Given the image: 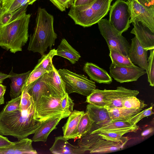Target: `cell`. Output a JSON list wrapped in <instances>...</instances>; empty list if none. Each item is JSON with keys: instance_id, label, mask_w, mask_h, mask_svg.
Returning a JSON list of instances; mask_svg holds the SVG:
<instances>
[{"instance_id": "obj_1", "label": "cell", "mask_w": 154, "mask_h": 154, "mask_svg": "<svg viewBox=\"0 0 154 154\" xmlns=\"http://www.w3.org/2000/svg\"><path fill=\"white\" fill-rule=\"evenodd\" d=\"M42 122L35 119L34 112L23 115L19 110L0 112V134L11 136L18 140L34 134Z\"/></svg>"}, {"instance_id": "obj_2", "label": "cell", "mask_w": 154, "mask_h": 154, "mask_svg": "<svg viewBox=\"0 0 154 154\" xmlns=\"http://www.w3.org/2000/svg\"><path fill=\"white\" fill-rule=\"evenodd\" d=\"M34 32L30 36L28 50L44 54L48 48L51 49L57 38L53 26L54 18L44 8L39 7Z\"/></svg>"}, {"instance_id": "obj_3", "label": "cell", "mask_w": 154, "mask_h": 154, "mask_svg": "<svg viewBox=\"0 0 154 154\" xmlns=\"http://www.w3.org/2000/svg\"><path fill=\"white\" fill-rule=\"evenodd\" d=\"M30 16L26 13L6 24L0 26V46L13 53L22 51L28 40Z\"/></svg>"}, {"instance_id": "obj_4", "label": "cell", "mask_w": 154, "mask_h": 154, "mask_svg": "<svg viewBox=\"0 0 154 154\" xmlns=\"http://www.w3.org/2000/svg\"><path fill=\"white\" fill-rule=\"evenodd\" d=\"M113 0H96L85 5L70 7L68 15L76 24L84 27L96 23L107 14Z\"/></svg>"}, {"instance_id": "obj_5", "label": "cell", "mask_w": 154, "mask_h": 154, "mask_svg": "<svg viewBox=\"0 0 154 154\" xmlns=\"http://www.w3.org/2000/svg\"><path fill=\"white\" fill-rule=\"evenodd\" d=\"M128 140L126 137L118 142L111 141L103 139L98 133L88 132L79 139L77 144L90 153H105L122 149Z\"/></svg>"}, {"instance_id": "obj_6", "label": "cell", "mask_w": 154, "mask_h": 154, "mask_svg": "<svg viewBox=\"0 0 154 154\" xmlns=\"http://www.w3.org/2000/svg\"><path fill=\"white\" fill-rule=\"evenodd\" d=\"M58 72L64 83L66 92L68 94L75 92L87 97L96 88L95 82L88 79L84 75L65 69H60Z\"/></svg>"}, {"instance_id": "obj_7", "label": "cell", "mask_w": 154, "mask_h": 154, "mask_svg": "<svg viewBox=\"0 0 154 154\" xmlns=\"http://www.w3.org/2000/svg\"><path fill=\"white\" fill-rule=\"evenodd\" d=\"M130 23L140 22L154 32V0H128Z\"/></svg>"}, {"instance_id": "obj_8", "label": "cell", "mask_w": 154, "mask_h": 154, "mask_svg": "<svg viewBox=\"0 0 154 154\" xmlns=\"http://www.w3.org/2000/svg\"><path fill=\"white\" fill-rule=\"evenodd\" d=\"M97 23L100 34L105 40L109 50H115L128 56L130 45L126 38L110 24L109 20L102 19Z\"/></svg>"}, {"instance_id": "obj_9", "label": "cell", "mask_w": 154, "mask_h": 154, "mask_svg": "<svg viewBox=\"0 0 154 154\" xmlns=\"http://www.w3.org/2000/svg\"><path fill=\"white\" fill-rule=\"evenodd\" d=\"M61 98L52 96L41 97L34 103V119L42 122L59 114L71 113L62 109Z\"/></svg>"}, {"instance_id": "obj_10", "label": "cell", "mask_w": 154, "mask_h": 154, "mask_svg": "<svg viewBox=\"0 0 154 154\" xmlns=\"http://www.w3.org/2000/svg\"><path fill=\"white\" fill-rule=\"evenodd\" d=\"M131 14L129 5L124 0H117L111 6L109 22L119 32L122 34L130 27Z\"/></svg>"}, {"instance_id": "obj_11", "label": "cell", "mask_w": 154, "mask_h": 154, "mask_svg": "<svg viewBox=\"0 0 154 154\" xmlns=\"http://www.w3.org/2000/svg\"><path fill=\"white\" fill-rule=\"evenodd\" d=\"M109 75L120 83L137 81L146 73L145 70L136 65L132 66H120L111 63L109 66Z\"/></svg>"}, {"instance_id": "obj_12", "label": "cell", "mask_w": 154, "mask_h": 154, "mask_svg": "<svg viewBox=\"0 0 154 154\" xmlns=\"http://www.w3.org/2000/svg\"><path fill=\"white\" fill-rule=\"evenodd\" d=\"M131 90L122 86L118 87L115 90H100L96 88L87 97L86 102L94 106L104 107L111 100Z\"/></svg>"}, {"instance_id": "obj_13", "label": "cell", "mask_w": 154, "mask_h": 154, "mask_svg": "<svg viewBox=\"0 0 154 154\" xmlns=\"http://www.w3.org/2000/svg\"><path fill=\"white\" fill-rule=\"evenodd\" d=\"M132 23L134 27L131 33L135 35L143 48L147 51L154 49V32L140 22Z\"/></svg>"}, {"instance_id": "obj_14", "label": "cell", "mask_w": 154, "mask_h": 154, "mask_svg": "<svg viewBox=\"0 0 154 154\" xmlns=\"http://www.w3.org/2000/svg\"><path fill=\"white\" fill-rule=\"evenodd\" d=\"M70 113L59 114L49 118L42 123L32 138L34 142L47 141L50 133L56 128V126L62 119L68 117Z\"/></svg>"}, {"instance_id": "obj_15", "label": "cell", "mask_w": 154, "mask_h": 154, "mask_svg": "<svg viewBox=\"0 0 154 154\" xmlns=\"http://www.w3.org/2000/svg\"><path fill=\"white\" fill-rule=\"evenodd\" d=\"M24 88L32 97L34 103L43 96L58 97L45 80L43 75Z\"/></svg>"}, {"instance_id": "obj_16", "label": "cell", "mask_w": 154, "mask_h": 154, "mask_svg": "<svg viewBox=\"0 0 154 154\" xmlns=\"http://www.w3.org/2000/svg\"><path fill=\"white\" fill-rule=\"evenodd\" d=\"M131 41L128 56L133 64L146 70L148 64L147 51L143 48L135 36Z\"/></svg>"}, {"instance_id": "obj_17", "label": "cell", "mask_w": 154, "mask_h": 154, "mask_svg": "<svg viewBox=\"0 0 154 154\" xmlns=\"http://www.w3.org/2000/svg\"><path fill=\"white\" fill-rule=\"evenodd\" d=\"M32 141L27 137L19 140L10 145L0 147V154H37L32 147Z\"/></svg>"}, {"instance_id": "obj_18", "label": "cell", "mask_w": 154, "mask_h": 154, "mask_svg": "<svg viewBox=\"0 0 154 154\" xmlns=\"http://www.w3.org/2000/svg\"><path fill=\"white\" fill-rule=\"evenodd\" d=\"M63 136L55 137L54 141L49 150L56 154H81L86 152L85 149L79 146L72 145L68 142Z\"/></svg>"}, {"instance_id": "obj_19", "label": "cell", "mask_w": 154, "mask_h": 154, "mask_svg": "<svg viewBox=\"0 0 154 154\" xmlns=\"http://www.w3.org/2000/svg\"><path fill=\"white\" fill-rule=\"evenodd\" d=\"M83 69L89 76L90 80L97 83L109 84L112 82V77L107 72L94 63H86Z\"/></svg>"}, {"instance_id": "obj_20", "label": "cell", "mask_w": 154, "mask_h": 154, "mask_svg": "<svg viewBox=\"0 0 154 154\" xmlns=\"http://www.w3.org/2000/svg\"><path fill=\"white\" fill-rule=\"evenodd\" d=\"M44 79L57 96L62 98L66 93L64 82L54 66L52 70L44 75Z\"/></svg>"}, {"instance_id": "obj_21", "label": "cell", "mask_w": 154, "mask_h": 154, "mask_svg": "<svg viewBox=\"0 0 154 154\" xmlns=\"http://www.w3.org/2000/svg\"><path fill=\"white\" fill-rule=\"evenodd\" d=\"M32 70L20 74L14 73L13 68L9 73L11 81L10 84V95L11 99L21 95L23 89L25 85L27 80Z\"/></svg>"}, {"instance_id": "obj_22", "label": "cell", "mask_w": 154, "mask_h": 154, "mask_svg": "<svg viewBox=\"0 0 154 154\" xmlns=\"http://www.w3.org/2000/svg\"><path fill=\"white\" fill-rule=\"evenodd\" d=\"M86 112L94 122L93 125L99 127L111 122L108 111L104 107L89 104L86 106Z\"/></svg>"}, {"instance_id": "obj_23", "label": "cell", "mask_w": 154, "mask_h": 154, "mask_svg": "<svg viewBox=\"0 0 154 154\" xmlns=\"http://www.w3.org/2000/svg\"><path fill=\"white\" fill-rule=\"evenodd\" d=\"M84 111L74 110L70 113L66 122L62 127L63 137L67 140L72 139Z\"/></svg>"}, {"instance_id": "obj_24", "label": "cell", "mask_w": 154, "mask_h": 154, "mask_svg": "<svg viewBox=\"0 0 154 154\" xmlns=\"http://www.w3.org/2000/svg\"><path fill=\"white\" fill-rule=\"evenodd\" d=\"M56 51L57 55L67 59L72 64H75L81 57L79 53L72 48L65 38L62 40Z\"/></svg>"}, {"instance_id": "obj_25", "label": "cell", "mask_w": 154, "mask_h": 154, "mask_svg": "<svg viewBox=\"0 0 154 154\" xmlns=\"http://www.w3.org/2000/svg\"><path fill=\"white\" fill-rule=\"evenodd\" d=\"M139 128V126L136 125L129 128L102 131L98 133V134L103 139L111 141L118 142L125 138L126 137L123 136L125 134L129 132H135Z\"/></svg>"}, {"instance_id": "obj_26", "label": "cell", "mask_w": 154, "mask_h": 154, "mask_svg": "<svg viewBox=\"0 0 154 154\" xmlns=\"http://www.w3.org/2000/svg\"><path fill=\"white\" fill-rule=\"evenodd\" d=\"M107 109L111 121L127 120L143 109L142 108L128 109L123 107Z\"/></svg>"}, {"instance_id": "obj_27", "label": "cell", "mask_w": 154, "mask_h": 154, "mask_svg": "<svg viewBox=\"0 0 154 154\" xmlns=\"http://www.w3.org/2000/svg\"><path fill=\"white\" fill-rule=\"evenodd\" d=\"M94 122L88 113L84 112L81 118L72 139L75 140L81 138L91 130Z\"/></svg>"}, {"instance_id": "obj_28", "label": "cell", "mask_w": 154, "mask_h": 154, "mask_svg": "<svg viewBox=\"0 0 154 154\" xmlns=\"http://www.w3.org/2000/svg\"><path fill=\"white\" fill-rule=\"evenodd\" d=\"M38 0H2L0 14L14 11L25 5H32Z\"/></svg>"}, {"instance_id": "obj_29", "label": "cell", "mask_w": 154, "mask_h": 154, "mask_svg": "<svg viewBox=\"0 0 154 154\" xmlns=\"http://www.w3.org/2000/svg\"><path fill=\"white\" fill-rule=\"evenodd\" d=\"M34 102L33 98L24 87L21 95L20 110L23 115H29L34 112Z\"/></svg>"}, {"instance_id": "obj_30", "label": "cell", "mask_w": 154, "mask_h": 154, "mask_svg": "<svg viewBox=\"0 0 154 154\" xmlns=\"http://www.w3.org/2000/svg\"><path fill=\"white\" fill-rule=\"evenodd\" d=\"M135 125H133L126 120L113 121L97 127V128L89 132L91 133H99L102 131L129 128Z\"/></svg>"}, {"instance_id": "obj_31", "label": "cell", "mask_w": 154, "mask_h": 154, "mask_svg": "<svg viewBox=\"0 0 154 154\" xmlns=\"http://www.w3.org/2000/svg\"><path fill=\"white\" fill-rule=\"evenodd\" d=\"M55 55H57L56 50L51 49L47 54L42 56L34 68H42L47 72L51 71L54 66L52 63V59Z\"/></svg>"}, {"instance_id": "obj_32", "label": "cell", "mask_w": 154, "mask_h": 154, "mask_svg": "<svg viewBox=\"0 0 154 154\" xmlns=\"http://www.w3.org/2000/svg\"><path fill=\"white\" fill-rule=\"evenodd\" d=\"M109 56L112 63L117 66H135L131 61L128 56L124 55L115 50H109Z\"/></svg>"}, {"instance_id": "obj_33", "label": "cell", "mask_w": 154, "mask_h": 154, "mask_svg": "<svg viewBox=\"0 0 154 154\" xmlns=\"http://www.w3.org/2000/svg\"><path fill=\"white\" fill-rule=\"evenodd\" d=\"M28 5H25L13 12H5L0 14V26L7 24L26 13Z\"/></svg>"}, {"instance_id": "obj_34", "label": "cell", "mask_w": 154, "mask_h": 154, "mask_svg": "<svg viewBox=\"0 0 154 154\" xmlns=\"http://www.w3.org/2000/svg\"><path fill=\"white\" fill-rule=\"evenodd\" d=\"M139 92L136 90H132L128 93L123 94L110 100L104 106L106 109L122 107V103L125 97L129 96H137Z\"/></svg>"}, {"instance_id": "obj_35", "label": "cell", "mask_w": 154, "mask_h": 154, "mask_svg": "<svg viewBox=\"0 0 154 154\" xmlns=\"http://www.w3.org/2000/svg\"><path fill=\"white\" fill-rule=\"evenodd\" d=\"M123 107L128 109H143L147 105L143 101L140 100L135 96H129L125 98L122 103Z\"/></svg>"}, {"instance_id": "obj_36", "label": "cell", "mask_w": 154, "mask_h": 154, "mask_svg": "<svg viewBox=\"0 0 154 154\" xmlns=\"http://www.w3.org/2000/svg\"><path fill=\"white\" fill-rule=\"evenodd\" d=\"M149 57H148V64L146 69L148 81L149 85L154 86V49L150 50Z\"/></svg>"}, {"instance_id": "obj_37", "label": "cell", "mask_w": 154, "mask_h": 154, "mask_svg": "<svg viewBox=\"0 0 154 154\" xmlns=\"http://www.w3.org/2000/svg\"><path fill=\"white\" fill-rule=\"evenodd\" d=\"M153 106L140 111L130 119L127 120L132 124L135 125L141 119L145 117L151 116L154 114L152 111Z\"/></svg>"}, {"instance_id": "obj_38", "label": "cell", "mask_w": 154, "mask_h": 154, "mask_svg": "<svg viewBox=\"0 0 154 154\" xmlns=\"http://www.w3.org/2000/svg\"><path fill=\"white\" fill-rule=\"evenodd\" d=\"M21 95L11 100L7 103L2 110L5 112H9L19 110L21 102Z\"/></svg>"}, {"instance_id": "obj_39", "label": "cell", "mask_w": 154, "mask_h": 154, "mask_svg": "<svg viewBox=\"0 0 154 154\" xmlns=\"http://www.w3.org/2000/svg\"><path fill=\"white\" fill-rule=\"evenodd\" d=\"M74 105L73 100L66 93L61 99L60 105L62 109L66 112L71 113L73 110Z\"/></svg>"}, {"instance_id": "obj_40", "label": "cell", "mask_w": 154, "mask_h": 154, "mask_svg": "<svg viewBox=\"0 0 154 154\" xmlns=\"http://www.w3.org/2000/svg\"><path fill=\"white\" fill-rule=\"evenodd\" d=\"M47 72L42 68H35L32 70L27 80L25 86H27L36 81Z\"/></svg>"}, {"instance_id": "obj_41", "label": "cell", "mask_w": 154, "mask_h": 154, "mask_svg": "<svg viewBox=\"0 0 154 154\" xmlns=\"http://www.w3.org/2000/svg\"><path fill=\"white\" fill-rule=\"evenodd\" d=\"M57 8L61 11L73 5L74 0H49Z\"/></svg>"}, {"instance_id": "obj_42", "label": "cell", "mask_w": 154, "mask_h": 154, "mask_svg": "<svg viewBox=\"0 0 154 154\" xmlns=\"http://www.w3.org/2000/svg\"><path fill=\"white\" fill-rule=\"evenodd\" d=\"M96 0H74L73 6H78L90 5Z\"/></svg>"}, {"instance_id": "obj_43", "label": "cell", "mask_w": 154, "mask_h": 154, "mask_svg": "<svg viewBox=\"0 0 154 154\" xmlns=\"http://www.w3.org/2000/svg\"><path fill=\"white\" fill-rule=\"evenodd\" d=\"M6 87L0 84V105L4 103V95L5 92Z\"/></svg>"}, {"instance_id": "obj_44", "label": "cell", "mask_w": 154, "mask_h": 154, "mask_svg": "<svg viewBox=\"0 0 154 154\" xmlns=\"http://www.w3.org/2000/svg\"><path fill=\"white\" fill-rule=\"evenodd\" d=\"M8 139L0 134V147L10 145L12 143Z\"/></svg>"}, {"instance_id": "obj_45", "label": "cell", "mask_w": 154, "mask_h": 154, "mask_svg": "<svg viewBox=\"0 0 154 154\" xmlns=\"http://www.w3.org/2000/svg\"><path fill=\"white\" fill-rule=\"evenodd\" d=\"M154 130L153 127H151L145 129L141 133V135L143 137L146 136L152 133Z\"/></svg>"}, {"instance_id": "obj_46", "label": "cell", "mask_w": 154, "mask_h": 154, "mask_svg": "<svg viewBox=\"0 0 154 154\" xmlns=\"http://www.w3.org/2000/svg\"><path fill=\"white\" fill-rule=\"evenodd\" d=\"M10 77L9 74H7L0 72V84L2 83L5 79L9 78Z\"/></svg>"}, {"instance_id": "obj_47", "label": "cell", "mask_w": 154, "mask_h": 154, "mask_svg": "<svg viewBox=\"0 0 154 154\" xmlns=\"http://www.w3.org/2000/svg\"><path fill=\"white\" fill-rule=\"evenodd\" d=\"M2 1V0H0V9L1 7V4Z\"/></svg>"}]
</instances>
